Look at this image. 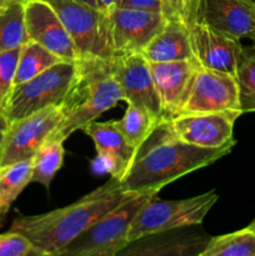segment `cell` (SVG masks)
<instances>
[{"label": "cell", "mask_w": 255, "mask_h": 256, "mask_svg": "<svg viewBox=\"0 0 255 256\" xmlns=\"http://www.w3.org/2000/svg\"><path fill=\"white\" fill-rule=\"evenodd\" d=\"M219 199L216 190L182 200H162L152 195L138 212L129 232V242L160 232L202 225Z\"/></svg>", "instance_id": "8992f818"}, {"label": "cell", "mask_w": 255, "mask_h": 256, "mask_svg": "<svg viewBox=\"0 0 255 256\" xmlns=\"http://www.w3.org/2000/svg\"><path fill=\"white\" fill-rule=\"evenodd\" d=\"M128 162L114 152L96 150V156L92 162V170L95 174H109L120 179L126 170Z\"/></svg>", "instance_id": "f1b7e54d"}, {"label": "cell", "mask_w": 255, "mask_h": 256, "mask_svg": "<svg viewBox=\"0 0 255 256\" xmlns=\"http://www.w3.org/2000/svg\"><path fill=\"white\" fill-rule=\"evenodd\" d=\"M170 124L178 138L185 142L208 149L234 146L236 119L226 114H182L172 118Z\"/></svg>", "instance_id": "2e32d148"}, {"label": "cell", "mask_w": 255, "mask_h": 256, "mask_svg": "<svg viewBox=\"0 0 255 256\" xmlns=\"http://www.w3.org/2000/svg\"><path fill=\"white\" fill-rule=\"evenodd\" d=\"M8 126V122H5L4 116L0 115V152H2V138H4V132L5 129Z\"/></svg>", "instance_id": "836d02e7"}, {"label": "cell", "mask_w": 255, "mask_h": 256, "mask_svg": "<svg viewBox=\"0 0 255 256\" xmlns=\"http://www.w3.org/2000/svg\"><path fill=\"white\" fill-rule=\"evenodd\" d=\"M185 24L194 59L200 68L236 75V65L244 45L239 38L215 29L202 22L186 2Z\"/></svg>", "instance_id": "9c48e42d"}, {"label": "cell", "mask_w": 255, "mask_h": 256, "mask_svg": "<svg viewBox=\"0 0 255 256\" xmlns=\"http://www.w3.org/2000/svg\"><path fill=\"white\" fill-rule=\"evenodd\" d=\"M149 64L162 104V119H172L184 106L199 64L195 59Z\"/></svg>", "instance_id": "9a60e30c"}, {"label": "cell", "mask_w": 255, "mask_h": 256, "mask_svg": "<svg viewBox=\"0 0 255 256\" xmlns=\"http://www.w3.org/2000/svg\"><path fill=\"white\" fill-rule=\"evenodd\" d=\"M149 62H166L194 59L186 24L165 22L142 52Z\"/></svg>", "instance_id": "ac0fdd59"}, {"label": "cell", "mask_w": 255, "mask_h": 256, "mask_svg": "<svg viewBox=\"0 0 255 256\" xmlns=\"http://www.w3.org/2000/svg\"><path fill=\"white\" fill-rule=\"evenodd\" d=\"M79 2H85L88 5H92L94 8H99V4H98V0H79Z\"/></svg>", "instance_id": "e575fe53"}, {"label": "cell", "mask_w": 255, "mask_h": 256, "mask_svg": "<svg viewBox=\"0 0 255 256\" xmlns=\"http://www.w3.org/2000/svg\"><path fill=\"white\" fill-rule=\"evenodd\" d=\"M226 114L238 118L242 114L239 85L232 74L199 68L182 114Z\"/></svg>", "instance_id": "30bf717a"}, {"label": "cell", "mask_w": 255, "mask_h": 256, "mask_svg": "<svg viewBox=\"0 0 255 256\" xmlns=\"http://www.w3.org/2000/svg\"><path fill=\"white\" fill-rule=\"evenodd\" d=\"M82 132L94 142L96 150H106L129 162L134 154V149L126 142L125 138L115 125L114 120L98 122H92L82 128Z\"/></svg>", "instance_id": "603a6c76"}, {"label": "cell", "mask_w": 255, "mask_h": 256, "mask_svg": "<svg viewBox=\"0 0 255 256\" xmlns=\"http://www.w3.org/2000/svg\"><path fill=\"white\" fill-rule=\"evenodd\" d=\"M248 226H249V228H250V229H252V232H254V234H255V219H254V220H252V222H250V224H249V225H248Z\"/></svg>", "instance_id": "d590c367"}, {"label": "cell", "mask_w": 255, "mask_h": 256, "mask_svg": "<svg viewBox=\"0 0 255 256\" xmlns=\"http://www.w3.org/2000/svg\"><path fill=\"white\" fill-rule=\"evenodd\" d=\"M0 256H46L24 234L10 229L0 234Z\"/></svg>", "instance_id": "4316f807"}, {"label": "cell", "mask_w": 255, "mask_h": 256, "mask_svg": "<svg viewBox=\"0 0 255 256\" xmlns=\"http://www.w3.org/2000/svg\"><path fill=\"white\" fill-rule=\"evenodd\" d=\"M132 194L122 192L120 179L110 176L102 186L68 206L45 214L16 218L12 230L29 238L46 256H56L98 219Z\"/></svg>", "instance_id": "7a4b0ae2"}, {"label": "cell", "mask_w": 255, "mask_h": 256, "mask_svg": "<svg viewBox=\"0 0 255 256\" xmlns=\"http://www.w3.org/2000/svg\"><path fill=\"white\" fill-rule=\"evenodd\" d=\"M20 48L0 54V115H2L8 98L14 86L15 70L19 59Z\"/></svg>", "instance_id": "83f0119b"}, {"label": "cell", "mask_w": 255, "mask_h": 256, "mask_svg": "<svg viewBox=\"0 0 255 256\" xmlns=\"http://www.w3.org/2000/svg\"><path fill=\"white\" fill-rule=\"evenodd\" d=\"M28 38L66 62L80 60L72 36L59 15L46 0H29L24 4Z\"/></svg>", "instance_id": "4fadbf2b"}, {"label": "cell", "mask_w": 255, "mask_h": 256, "mask_svg": "<svg viewBox=\"0 0 255 256\" xmlns=\"http://www.w3.org/2000/svg\"><path fill=\"white\" fill-rule=\"evenodd\" d=\"M160 14L165 22L185 24L186 0H160Z\"/></svg>", "instance_id": "f546056e"}, {"label": "cell", "mask_w": 255, "mask_h": 256, "mask_svg": "<svg viewBox=\"0 0 255 256\" xmlns=\"http://www.w3.org/2000/svg\"><path fill=\"white\" fill-rule=\"evenodd\" d=\"M29 2V0H25V2Z\"/></svg>", "instance_id": "74e56055"}, {"label": "cell", "mask_w": 255, "mask_h": 256, "mask_svg": "<svg viewBox=\"0 0 255 256\" xmlns=\"http://www.w3.org/2000/svg\"><path fill=\"white\" fill-rule=\"evenodd\" d=\"M62 62H66V60L62 59L54 52L38 44L36 42L29 39L20 48L19 59H18L16 70H15L14 85L28 82L52 68V65Z\"/></svg>", "instance_id": "d6986e66"}, {"label": "cell", "mask_w": 255, "mask_h": 256, "mask_svg": "<svg viewBox=\"0 0 255 256\" xmlns=\"http://www.w3.org/2000/svg\"><path fill=\"white\" fill-rule=\"evenodd\" d=\"M79 69L76 85L64 104V118L50 136L62 142L122 100L110 70V60L80 59Z\"/></svg>", "instance_id": "3957f363"}, {"label": "cell", "mask_w": 255, "mask_h": 256, "mask_svg": "<svg viewBox=\"0 0 255 256\" xmlns=\"http://www.w3.org/2000/svg\"><path fill=\"white\" fill-rule=\"evenodd\" d=\"M5 214H6V212H2V210L0 209V218H2V216H4Z\"/></svg>", "instance_id": "8d00e7d4"}, {"label": "cell", "mask_w": 255, "mask_h": 256, "mask_svg": "<svg viewBox=\"0 0 255 256\" xmlns=\"http://www.w3.org/2000/svg\"><path fill=\"white\" fill-rule=\"evenodd\" d=\"M32 159L0 166V209L8 212L10 205L32 182Z\"/></svg>", "instance_id": "ffe728a7"}, {"label": "cell", "mask_w": 255, "mask_h": 256, "mask_svg": "<svg viewBox=\"0 0 255 256\" xmlns=\"http://www.w3.org/2000/svg\"><path fill=\"white\" fill-rule=\"evenodd\" d=\"M242 112H255V45L244 46L236 65Z\"/></svg>", "instance_id": "484cf974"}, {"label": "cell", "mask_w": 255, "mask_h": 256, "mask_svg": "<svg viewBox=\"0 0 255 256\" xmlns=\"http://www.w3.org/2000/svg\"><path fill=\"white\" fill-rule=\"evenodd\" d=\"M200 256H255V234L246 226L210 238Z\"/></svg>", "instance_id": "7402d4cb"}, {"label": "cell", "mask_w": 255, "mask_h": 256, "mask_svg": "<svg viewBox=\"0 0 255 256\" xmlns=\"http://www.w3.org/2000/svg\"><path fill=\"white\" fill-rule=\"evenodd\" d=\"M72 36L80 59L114 56L109 14L79 0H46Z\"/></svg>", "instance_id": "52a82bcc"}, {"label": "cell", "mask_w": 255, "mask_h": 256, "mask_svg": "<svg viewBox=\"0 0 255 256\" xmlns=\"http://www.w3.org/2000/svg\"><path fill=\"white\" fill-rule=\"evenodd\" d=\"M195 14L215 29L255 42V0H186Z\"/></svg>", "instance_id": "5bb4252c"}, {"label": "cell", "mask_w": 255, "mask_h": 256, "mask_svg": "<svg viewBox=\"0 0 255 256\" xmlns=\"http://www.w3.org/2000/svg\"><path fill=\"white\" fill-rule=\"evenodd\" d=\"M64 118V106H49L8 124L2 142L0 166L32 159Z\"/></svg>", "instance_id": "ba28073f"}, {"label": "cell", "mask_w": 255, "mask_h": 256, "mask_svg": "<svg viewBox=\"0 0 255 256\" xmlns=\"http://www.w3.org/2000/svg\"><path fill=\"white\" fill-rule=\"evenodd\" d=\"M119 6L138 8L160 12V0H120Z\"/></svg>", "instance_id": "4dcf8cb0"}, {"label": "cell", "mask_w": 255, "mask_h": 256, "mask_svg": "<svg viewBox=\"0 0 255 256\" xmlns=\"http://www.w3.org/2000/svg\"><path fill=\"white\" fill-rule=\"evenodd\" d=\"M108 14L114 55L142 52L166 22L160 12L138 8L116 6Z\"/></svg>", "instance_id": "7c38bea8"}, {"label": "cell", "mask_w": 255, "mask_h": 256, "mask_svg": "<svg viewBox=\"0 0 255 256\" xmlns=\"http://www.w3.org/2000/svg\"><path fill=\"white\" fill-rule=\"evenodd\" d=\"M79 60L62 62L28 82L14 85L2 116L8 124L49 106H64L79 79Z\"/></svg>", "instance_id": "277c9868"}, {"label": "cell", "mask_w": 255, "mask_h": 256, "mask_svg": "<svg viewBox=\"0 0 255 256\" xmlns=\"http://www.w3.org/2000/svg\"><path fill=\"white\" fill-rule=\"evenodd\" d=\"M110 70L126 104L145 110L154 119H162V104L150 64L142 52L114 55L110 59Z\"/></svg>", "instance_id": "8fae6325"}, {"label": "cell", "mask_w": 255, "mask_h": 256, "mask_svg": "<svg viewBox=\"0 0 255 256\" xmlns=\"http://www.w3.org/2000/svg\"><path fill=\"white\" fill-rule=\"evenodd\" d=\"M114 122L128 144L135 150L144 142L145 138L150 134L152 128L159 120L154 119L145 110L140 109L135 105L128 104L124 116L120 120H114Z\"/></svg>", "instance_id": "d4e9b609"}, {"label": "cell", "mask_w": 255, "mask_h": 256, "mask_svg": "<svg viewBox=\"0 0 255 256\" xmlns=\"http://www.w3.org/2000/svg\"><path fill=\"white\" fill-rule=\"evenodd\" d=\"M16 4H25V0H0V14Z\"/></svg>", "instance_id": "d6a6232c"}, {"label": "cell", "mask_w": 255, "mask_h": 256, "mask_svg": "<svg viewBox=\"0 0 255 256\" xmlns=\"http://www.w3.org/2000/svg\"><path fill=\"white\" fill-rule=\"evenodd\" d=\"M152 195L156 194H132L98 219L56 256H118L129 245V232L135 215Z\"/></svg>", "instance_id": "5b68a950"}, {"label": "cell", "mask_w": 255, "mask_h": 256, "mask_svg": "<svg viewBox=\"0 0 255 256\" xmlns=\"http://www.w3.org/2000/svg\"><path fill=\"white\" fill-rule=\"evenodd\" d=\"M232 148L208 149L182 142L170 120L162 119L134 150L120 185L125 192L158 194L170 182L226 156Z\"/></svg>", "instance_id": "6da1fadb"}, {"label": "cell", "mask_w": 255, "mask_h": 256, "mask_svg": "<svg viewBox=\"0 0 255 256\" xmlns=\"http://www.w3.org/2000/svg\"><path fill=\"white\" fill-rule=\"evenodd\" d=\"M210 238L200 232H160L129 242L122 256H200Z\"/></svg>", "instance_id": "e0dca14e"}, {"label": "cell", "mask_w": 255, "mask_h": 256, "mask_svg": "<svg viewBox=\"0 0 255 256\" xmlns=\"http://www.w3.org/2000/svg\"><path fill=\"white\" fill-rule=\"evenodd\" d=\"M64 142L49 138L32 156V182L49 188L64 162Z\"/></svg>", "instance_id": "44dd1931"}, {"label": "cell", "mask_w": 255, "mask_h": 256, "mask_svg": "<svg viewBox=\"0 0 255 256\" xmlns=\"http://www.w3.org/2000/svg\"><path fill=\"white\" fill-rule=\"evenodd\" d=\"M28 40L24 4L12 5L0 14V54L18 49Z\"/></svg>", "instance_id": "cb8c5ba5"}, {"label": "cell", "mask_w": 255, "mask_h": 256, "mask_svg": "<svg viewBox=\"0 0 255 256\" xmlns=\"http://www.w3.org/2000/svg\"><path fill=\"white\" fill-rule=\"evenodd\" d=\"M120 0H98L99 9L105 12H110L114 8L119 6Z\"/></svg>", "instance_id": "1f68e13d"}]
</instances>
